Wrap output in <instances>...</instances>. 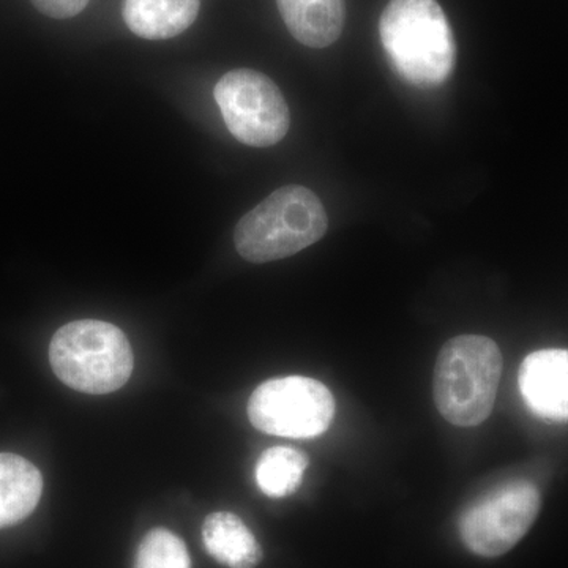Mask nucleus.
I'll return each instance as SVG.
<instances>
[{
  "label": "nucleus",
  "mask_w": 568,
  "mask_h": 568,
  "mask_svg": "<svg viewBox=\"0 0 568 568\" xmlns=\"http://www.w3.org/2000/svg\"><path fill=\"white\" fill-rule=\"evenodd\" d=\"M379 36L390 65L410 85L439 88L454 73L457 44L436 0H390Z\"/></svg>",
  "instance_id": "obj_1"
},
{
  "label": "nucleus",
  "mask_w": 568,
  "mask_h": 568,
  "mask_svg": "<svg viewBox=\"0 0 568 568\" xmlns=\"http://www.w3.org/2000/svg\"><path fill=\"white\" fill-rule=\"evenodd\" d=\"M503 365L499 346L488 336L462 335L447 342L433 376L440 416L462 428L484 424L495 407Z\"/></svg>",
  "instance_id": "obj_2"
},
{
  "label": "nucleus",
  "mask_w": 568,
  "mask_h": 568,
  "mask_svg": "<svg viewBox=\"0 0 568 568\" xmlns=\"http://www.w3.org/2000/svg\"><path fill=\"white\" fill-rule=\"evenodd\" d=\"M327 227L320 197L305 186L287 185L246 213L235 226L234 244L250 263H272L315 245Z\"/></svg>",
  "instance_id": "obj_3"
},
{
  "label": "nucleus",
  "mask_w": 568,
  "mask_h": 568,
  "mask_svg": "<svg viewBox=\"0 0 568 568\" xmlns=\"http://www.w3.org/2000/svg\"><path fill=\"white\" fill-rule=\"evenodd\" d=\"M50 364L65 386L104 395L129 383L134 357L121 328L104 321L81 320L63 325L52 336Z\"/></svg>",
  "instance_id": "obj_4"
},
{
  "label": "nucleus",
  "mask_w": 568,
  "mask_h": 568,
  "mask_svg": "<svg viewBox=\"0 0 568 568\" xmlns=\"http://www.w3.org/2000/svg\"><path fill=\"white\" fill-rule=\"evenodd\" d=\"M334 416V395L312 377H274L250 396V422L272 436L310 439L327 432Z\"/></svg>",
  "instance_id": "obj_5"
},
{
  "label": "nucleus",
  "mask_w": 568,
  "mask_h": 568,
  "mask_svg": "<svg viewBox=\"0 0 568 568\" xmlns=\"http://www.w3.org/2000/svg\"><path fill=\"white\" fill-rule=\"evenodd\" d=\"M235 140L252 148H272L290 132L291 115L283 93L260 71L239 69L223 74L213 91Z\"/></svg>",
  "instance_id": "obj_6"
},
{
  "label": "nucleus",
  "mask_w": 568,
  "mask_h": 568,
  "mask_svg": "<svg viewBox=\"0 0 568 568\" xmlns=\"http://www.w3.org/2000/svg\"><path fill=\"white\" fill-rule=\"evenodd\" d=\"M540 507V491L532 481H507L466 508L459 518V537L474 555L499 558L529 532Z\"/></svg>",
  "instance_id": "obj_7"
},
{
  "label": "nucleus",
  "mask_w": 568,
  "mask_h": 568,
  "mask_svg": "<svg viewBox=\"0 0 568 568\" xmlns=\"http://www.w3.org/2000/svg\"><path fill=\"white\" fill-rule=\"evenodd\" d=\"M518 387L530 413L551 424L568 422V351L541 349L519 366Z\"/></svg>",
  "instance_id": "obj_8"
},
{
  "label": "nucleus",
  "mask_w": 568,
  "mask_h": 568,
  "mask_svg": "<svg viewBox=\"0 0 568 568\" xmlns=\"http://www.w3.org/2000/svg\"><path fill=\"white\" fill-rule=\"evenodd\" d=\"M287 31L308 48H327L345 26V0H276Z\"/></svg>",
  "instance_id": "obj_9"
},
{
  "label": "nucleus",
  "mask_w": 568,
  "mask_h": 568,
  "mask_svg": "<svg viewBox=\"0 0 568 568\" xmlns=\"http://www.w3.org/2000/svg\"><path fill=\"white\" fill-rule=\"evenodd\" d=\"M201 0H123V20L134 36L168 40L196 21Z\"/></svg>",
  "instance_id": "obj_10"
},
{
  "label": "nucleus",
  "mask_w": 568,
  "mask_h": 568,
  "mask_svg": "<svg viewBox=\"0 0 568 568\" xmlns=\"http://www.w3.org/2000/svg\"><path fill=\"white\" fill-rule=\"evenodd\" d=\"M43 493L39 467L14 454H0V529L31 517Z\"/></svg>",
  "instance_id": "obj_11"
},
{
  "label": "nucleus",
  "mask_w": 568,
  "mask_h": 568,
  "mask_svg": "<svg viewBox=\"0 0 568 568\" xmlns=\"http://www.w3.org/2000/svg\"><path fill=\"white\" fill-rule=\"evenodd\" d=\"M203 541L209 555L227 568H256L263 548L237 515L215 511L205 518Z\"/></svg>",
  "instance_id": "obj_12"
},
{
  "label": "nucleus",
  "mask_w": 568,
  "mask_h": 568,
  "mask_svg": "<svg viewBox=\"0 0 568 568\" xmlns=\"http://www.w3.org/2000/svg\"><path fill=\"white\" fill-rule=\"evenodd\" d=\"M308 467L304 452L291 447L265 450L256 465V484L268 497H286L301 487Z\"/></svg>",
  "instance_id": "obj_13"
},
{
  "label": "nucleus",
  "mask_w": 568,
  "mask_h": 568,
  "mask_svg": "<svg viewBox=\"0 0 568 568\" xmlns=\"http://www.w3.org/2000/svg\"><path fill=\"white\" fill-rule=\"evenodd\" d=\"M133 568H192V559L181 537L156 528L142 538Z\"/></svg>",
  "instance_id": "obj_14"
},
{
  "label": "nucleus",
  "mask_w": 568,
  "mask_h": 568,
  "mask_svg": "<svg viewBox=\"0 0 568 568\" xmlns=\"http://www.w3.org/2000/svg\"><path fill=\"white\" fill-rule=\"evenodd\" d=\"M40 13L54 20H69V18L80 14L91 0H31Z\"/></svg>",
  "instance_id": "obj_15"
}]
</instances>
